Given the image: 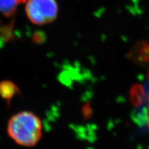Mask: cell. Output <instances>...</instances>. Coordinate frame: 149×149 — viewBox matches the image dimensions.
<instances>
[{
    "mask_svg": "<svg viewBox=\"0 0 149 149\" xmlns=\"http://www.w3.org/2000/svg\"><path fill=\"white\" fill-rule=\"evenodd\" d=\"M7 131L9 136L18 144L34 146L42 137V122L31 112H20L9 120Z\"/></svg>",
    "mask_w": 149,
    "mask_h": 149,
    "instance_id": "1",
    "label": "cell"
},
{
    "mask_svg": "<svg viewBox=\"0 0 149 149\" xmlns=\"http://www.w3.org/2000/svg\"><path fill=\"white\" fill-rule=\"evenodd\" d=\"M26 13L33 24L38 26L48 24L55 21L58 15L56 0H27Z\"/></svg>",
    "mask_w": 149,
    "mask_h": 149,
    "instance_id": "2",
    "label": "cell"
},
{
    "mask_svg": "<svg viewBox=\"0 0 149 149\" xmlns=\"http://www.w3.org/2000/svg\"><path fill=\"white\" fill-rule=\"evenodd\" d=\"M132 60L139 64H149V42H142L136 45L130 53Z\"/></svg>",
    "mask_w": 149,
    "mask_h": 149,
    "instance_id": "3",
    "label": "cell"
},
{
    "mask_svg": "<svg viewBox=\"0 0 149 149\" xmlns=\"http://www.w3.org/2000/svg\"><path fill=\"white\" fill-rule=\"evenodd\" d=\"M19 92L18 87L10 81H3L0 82V95L3 100L10 104L13 97Z\"/></svg>",
    "mask_w": 149,
    "mask_h": 149,
    "instance_id": "4",
    "label": "cell"
},
{
    "mask_svg": "<svg viewBox=\"0 0 149 149\" xmlns=\"http://www.w3.org/2000/svg\"><path fill=\"white\" fill-rule=\"evenodd\" d=\"M27 0H0V13L6 17H11L16 13L19 4Z\"/></svg>",
    "mask_w": 149,
    "mask_h": 149,
    "instance_id": "5",
    "label": "cell"
},
{
    "mask_svg": "<svg viewBox=\"0 0 149 149\" xmlns=\"http://www.w3.org/2000/svg\"><path fill=\"white\" fill-rule=\"evenodd\" d=\"M148 126H149V102L148 105Z\"/></svg>",
    "mask_w": 149,
    "mask_h": 149,
    "instance_id": "6",
    "label": "cell"
}]
</instances>
